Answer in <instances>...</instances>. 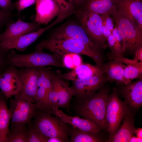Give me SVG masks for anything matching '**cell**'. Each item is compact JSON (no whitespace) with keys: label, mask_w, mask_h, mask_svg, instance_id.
I'll list each match as a JSON object with an SVG mask.
<instances>
[{"label":"cell","mask_w":142,"mask_h":142,"mask_svg":"<svg viewBox=\"0 0 142 142\" xmlns=\"http://www.w3.org/2000/svg\"><path fill=\"white\" fill-rule=\"evenodd\" d=\"M112 34L119 43L123 48V38L119 31L115 26V25L114 28L112 32Z\"/></svg>","instance_id":"35"},{"label":"cell","mask_w":142,"mask_h":142,"mask_svg":"<svg viewBox=\"0 0 142 142\" xmlns=\"http://www.w3.org/2000/svg\"><path fill=\"white\" fill-rule=\"evenodd\" d=\"M63 61L65 68L73 69L82 63L80 55L75 53H69L64 55Z\"/></svg>","instance_id":"29"},{"label":"cell","mask_w":142,"mask_h":142,"mask_svg":"<svg viewBox=\"0 0 142 142\" xmlns=\"http://www.w3.org/2000/svg\"><path fill=\"white\" fill-rule=\"evenodd\" d=\"M106 84L89 97L77 101L75 106L78 115L92 122L105 132L107 129L106 107L108 96L111 91Z\"/></svg>","instance_id":"1"},{"label":"cell","mask_w":142,"mask_h":142,"mask_svg":"<svg viewBox=\"0 0 142 142\" xmlns=\"http://www.w3.org/2000/svg\"><path fill=\"white\" fill-rule=\"evenodd\" d=\"M36 9L35 21L40 25L48 24L60 11L54 0H37Z\"/></svg>","instance_id":"21"},{"label":"cell","mask_w":142,"mask_h":142,"mask_svg":"<svg viewBox=\"0 0 142 142\" xmlns=\"http://www.w3.org/2000/svg\"><path fill=\"white\" fill-rule=\"evenodd\" d=\"M44 49L63 57L65 54L71 53L87 55L94 61L96 65L100 67L104 62L82 42L74 39H56L49 38L43 40L37 44L35 49L43 50Z\"/></svg>","instance_id":"2"},{"label":"cell","mask_w":142,"mask_h":142,"mask_svg":"<svg viewBox=\"0 0 142 142\" xmlns=\"http://www.w3.org/2000/svg\"><path fill=\"white\" fill-rule=\"evenodd\" d=\"M135 134L136 136L142 138V128H136Z\"/></svg>","instance_id":"41"},{"label":"cell","mask_w":142,"mask_h":142,"mask_svg":"<svg viewBox=\"0 0 142 142\" xmlns=\"http://www.w3.org/2000/svg\"><path fill=\"white\" fill-rule=\"evenodd\" d=\"M20 68L18 70L22 86L21 90L18 94L27 97L33 103H35L39 67H23Z\"/></svg>","instance_id":"14"},{"label":"cell","mask_w":142,"mask_h":142,"mask_svg":"<svg viewBox=\"0 0 142 142\" xmlns=\"http://www.w3.org/2000/svg\"><path fill=\"white\" fill-rule=\"evenodd\" d=\"M27 127L25 126L9 130L6 142H27Z\"/></svg>","instance_id":"28"},{"label":"cell","mask_w":142,"mask_h":142,"mask_svg":"<svg viewBox=\"0 0 142 142\" xmlns=\"http://www.w3.org/2000/svg\"><path fill=\"white\" fill-rule=\"evenodd\" d=\"M27 127V142H46L48 138L39 131L31 122Z\"/></svg>","instance_id":"30"},{"label":"cell","mask_w":142,"mask_h":142,"mask_svg":"<svg viewBox=\"0 0 142 142\" xmlns=\"http://www.w3.org/2000/svg\"><path fill=\"white\" fill-rule=\"evenodd\" d=\"M56 24V22L54 21L44 28L24 34L12 40L0 43V50L2 52H6L11 49H15L20 52L24 51L44 32Z\"/></svg>","instance_id":"15"},{"label":"cell","mask_w":142,"mask_h":142,"mask_svg":"<svg viewBox=\"0 0 142 142\" xmlns=\"http://www.w3.org/2000/svg\"><path fill=\"white\" fill-rule=\"evenodd\" d=\"M40 29V24L36 21L26 22L19 18L16 22L9 24L5 31L0 34V43L12 40Z\"/></svg>","instance_id":"17"},{"label":"cell","mask_w":142,"mask_h":142,"mask_svg":"<svg viewBox=\"0 0 142 142\" xmlns=\"http://www.w3.org/2000/svg\"><path fill=\"white\" fill-rule=\"evenodd\" d=\"M100 16L102 24H105L112 33L115 24L112 18L108 14H103Z\"/></svg>","instance_id":"34"},{"label":"cell","mask_w":142,"mask_h":142,"mask_svg":"<svg viewBox=\"0 0 142 142\" xmlns=\"http://www.w3.org/2000/svg\"><path fill=\"white\" fill-rule=\"evenodd\" d=\"M1 59L0 57V67L1 66V64H2V62H1Z\"/></svg>","instance_id":"43"},{"label":"cell","mask_w":142,"mask_h":142,"mask_svg":"<svg viewBox=\"0 0 142 142\" xmlns=\"http://www.w3.org/2000/svg\"><path fill=\"white\" fill-rule=\"evenodd\" d=\"M9 2L12 3V0H7Z\"/></svg>","instance_id":"44"},{"label":"cell","mask_w":142,"mask_h":142,"mask_svg":"<svg viewBox=\"0 0 142 142\" xmlns=\"http://www.w3.org/2000/svg\"><path fill=\"white\" fill-rule=\"evenodd\" d=\"M117 92L127 107L134 114L142 105V76L134 82L115 84Z\"/></svg>","instance_id":"10"},{"label":"cell","mask_w":142,"mask_h":142,"mask_svg":"<svg viewBox=\"0 0 142 142\" xmlns=\"http://www.w3.org/2000/svg\"><path fill=\"white\" fill-rule=\"evenodd\" d=\"M74 13L91 42L102 51L108 48L103 34L100 15L81 8L75 10Z\"/></svg>","instance_id":"5"},{"label":"cell","mask_w":142,"mask_h":142,"mask_svg":"<svg viewBox=\"0 0 142 142\" xmlns=\"http://www.w3.org/2000/svg\"><path fill=\"white\" fill-rule=\"evenodd\" d=\"M34 117L33 125L43 135L48 138H57L63 142L69 141L70 128L57 116L39 110Z\"/></svg>","instance_id":"6"},{"label":"cell","mask_w":142,"mask_h":142,"mask_svg":"<svg viewBox=\"0 0 142 142\" xmlns=\"http://www.w3.org/2000/svg\"><path fill=\"white\" fill-rule=\"evenodd\" d=\"M101 74H103L101 67L84 63L68 72L57 73L59 77L65 80L72 81L89 78Z\"/></svg>","instance_id":"22"},{"label":"cell","mask_w":142,"mask_h":142,"mask_svg":"<svg viewBox=\"0 0 142 142\" xmlns=\"http://www.w3.org/2000/svg\"><path fill=\"white\" fill-rule=\"evenodd\" d=\"M122 122L115 135L105 142H129L130 138L135 134L136 128L135 125L134 114L126 106Z\"/></svg>","instance_id":"20"},{"label":"cell","mask_w":142,"mask_h":142,"mask_svg":"<svg viewBox=\"0 0 142 142\" xmlns=\"http://www.w3.org/2000/svg\"><path fill=\"white\" fill-rule=\"evenodd\" d=\"M117 10L134 25L142 29V2L140 0H115Z\"/></svg>","instance_id":"16"},{"label":"cell","mask_w":142,"mask_h":142,"mask_svg":"<svg viewBox=\"0 0 142 142\" xmlns=\"http://www.w3.org/2000/svg\"><path fill=\"white\" fill-rule=\"evenodd\" d=\"M142 76V62L136 61L126 65L124 69L123 80L124 83L127 84L134 79Z\"/></svg>","instance_id":"27"},{"label":"cell","mask_w":142,"mask_h":142,"mask_svg":"<svg viewBox=\"0 0 142 142\" xmlns=\"http://www.w3.org/2000/svg\"><path fill=\"white\" fill-rule=\"evenodd\" d=\"M58 77L51 94L52 106L53 108H67L73 96V91L65 80Z\"/></svg>","instance_id":"18"},{"label":"cell","mask_w":142,"mask_h":142,"mask_svg":"<svg viewBox=\"0 0 142 142\" xmlns=\"http://www.w3.org/2000/svg\"><path fill=\"white\" fill-rule=\"evenodd\" d=\"M123 39V55H134L142 47V29L134 25L117 10L110 15Z\"/></svg>","instance_id":"4"},{"label":"cell","mask_w":142,"mask_h":142,"mask_svg":"<svg viewBox=\"0 0 142 142\" xmlns=\"http://www.w3.org/2000/svg\"><path fill=\"white\" fill-rule=\"evenodd\" d=\"M6 98L1 92H0V142H6L9 130L10 116Z\"/></svg>","instance_id":"25"},{"label":"cell","mask_w":142,"mask_h":142,"mask_svg":"<svg viewBox=\"0 0 142 142\" xmlns=\"http://www.w3.org/2000/svg\"><path fill=\"white\" fill-rule=\"evenodd\" d=\"M46 142H63V141L60 138L56 137H52L48 138Z\"/></svg>","instance_id":"40"},{"label":"cell","mask_w":142,"mask_h":142,"mask_svg":"<svg viewBox=\"0 0 142 142\" xmlns=\"http://www.w3.org/2000/svg\"><path fill=\"white\" fill-rule=\"evenodd\" d=\"M37 0H18L15 4V7L19 12H21L35 3Z\"/></svg>","instance_id":"33"},{"label":"cell","mask_w":142,"mask_h":142,"mask_svg":"<svg viewBox=\"0 0 142 142\" xmlns=\"http://www.w3.org/2000/svg\"><path fill=\"white\" fill-rule=\"evenodd\" d=\"M126 66L118 61L109 59L101 67L107 82L120 84L124 83L123 77Z\"/></svg>","instance_id":"23"},{"label":"cell","mask_w":142,"mask_h":142,"mask_svg":"<svg viewBox=\"0 0 142 142\" xmlns=\"http://www.w3.org/2000/svg\"><path fill=\"white\" fill-rule=\"evenodd\" d=\"M133 59L139 62H142V47L135 51Z\"/></svg>","instance_id":"37"},{"label":"cell","mask_w":142,"mask_h":142,"mask_svg":"<svg viewBox=\"0 0 142 142\" xmlns=\"http://www.w3.org/2000/svg\"><path fill=\"white\" fill-rule=\"evenodd\" d=\"M71 87L77 101L86 98L96 92L107 82L104 74L84 79L72 81Z\"/></svg>","instance_id":"11"},{"label":"cell","mask_w":142,"mask_h":142,"mask_svg":"<svg viewBox=\"0 0 142 142\" xmlns=\"http://www.w3.org/2000/svg\"><path fill=\"white\" fill-rule=\"evenodd\" d=\"M22 86L18 69L16 67L9 65L0 74V88L7 98L18 94Z\"/></svg>","instance_id":"13"},{"label":"cell","mask_w":142,"mask_h":142,"mask_svg":"<svg viewBox=\"0 0 142 142\" xmlns=\"http://www.w3.org/2000/svg\"><path fill=\"white\" fill-rule=\"evenodd\" d=\"M69 135L71 142H102L107 139L100 134L82 131L73 127L70 128Z\"/></svg>","instance_id":"26"},{"label":"cell","mask_w":142,"mask_h":142,"mask_svg":"<svg viewBox=\"0 0 142 142\" xmlns=\"http://www.w3.org/2000/svg\"><path fill=\"white\" fill-rule=\"evenodd\" d=\"M142 138L133 135L130 138L129 142H141Z\"/></svg>","instance_id":"39"},{"label":"cell","mask_w":142,"mask_h":142,"mask_svg":"<svg viewBox=\"0 0 142 142\" xmlns=\"http://www.w3.org/2000/svg\"><path fill=\"white\" fill-rule=\"evenodd\" d=\"M9 100L11 129L26 126L39 110L37 105L27 97L19 94Z\"/></svg>","instance_id":"7"},{"label":"cell","mask_w":142,"mask_h":142,"mask_svg":"<svg viewBox=\"0 0 142 142\" xmlns=\"http://www.w3.org/2000/svg\"><path fill=\"white\" fill-rule=\"evenodd\" d=\"M139 0V1H140V0Z\"/></svg>","instance_id":"45"},{"label":"cell","mask_w":142,"mask_h":142,"mask_svg":"<svg viewBox=\"0 0 142 142\" xmlns=\"http://www.w3.org/2000/svg\"><path fill=\"white\" fill-rule=\"evenodd\" d=\"M57 4L59 13L70 14L74 13L75 9L72 0H54Z\"/></svg>","instance_id":"31"},{"label":"cell","mask_w":142,"mask_h":142,"mask_svg":"<svg viewBox=\"0 0 142 142\" xmlns=\"http://www.w3.org/2000/svg\"><path fill=\"white\" fill-rule=\"evenodd\" d=\"M126 105L120 99L115 87L109 95L107 102L106 120L108 139L116 133L121 124L124 115Z\"/></svg>","instance_id":"9"},{"label":"cell","mask_w":142,"mask_h":142,"mask_svg":"<svg viewBox=\"0 0 142 142\" xmlns=\"http://www.w3.org/2000/svg\"><path fill=\"white\" fill-rule=\"evenodd\" d=\"M7 13L0 10V24L7 16Z\"/></svg>","instance_id":"42"},{"label":"cell","mask_w":142,"mask_h":142,"mask_svg":"<svg viewBox=\"0 0 142 142\" xmlns=\"http://www.w3.org/2000/svg\"><path fill=\"white\" fill-rule=\"evenodd\" d=\"M39 68L35 103L39 110L47 112V95L57 73L52 68L44 67Z\"/></svg>","instance_id":"12"},{"label":"cell","mask_w":142,"mask_h":142,"mask_svg":"<svg viewBox=\"0 0 142 142\" xmlns=\"http://www.w3.org/2000/svg\"><path fill=\"white\" fill-rule=\"evenodd\" d=\"M49 38L56 39L72 38L78 40L100 58L105 61V57L102 51L91 42L79 23L66 22L55 28Z\"/></svg>","instance_id":"8"},{"label":"cell","mask_w":142,"mask_h":142,"mask_svg":"<svg viewBox=\"0 0 142 142\" xmlns=\"http://www.w3.org/2000/svg\"><path fill=\"white\" fill-rule=\"evenodd\" d=\"M79 8L95 12L100 15H110L117 11L115 0H86Z\"/></svg>","instance_id":"24"},{"label":"cell","mask_w":142,"mask_h":142,"mask_svg":"<svg viewBox=\"0 0 142 142\" xmlns=\"http://www.w3.org/2000/svg\"><path fill=\"white\" fill-rule=\"evenodd\" d=\"M107 43L111 53L115 55L124 56L122 47L112 34L108 38Z\"/></svg>","instance_id":"32"},{"label":"cell","mask_w":142,"mask_h":142,"mask_svg":"<svg viewBox=\"0 0 142 142\" xmlns=\"http://www.w3.org/2000/svg\"><path fill=\"white\" fill-rule=\"evenodd\" d=\"M50 114L59 118L64 123L71 125L73 128L79 130L92 133H99L102 130L91 121L79 116H72L65 114L58 108H53Z\"/></svg>","instance_id":"19"},{"label":"cell","mask_w":142,"mask_h":142,"mask_svg":"<svg viewBox=\"0 0 142 142\" xmlns=\"http://www.w3.org/2000/svg\"><path fill=\"white\" fill-rule=\"evenodd\" d=\"M75 7H78L79 8L81 7L86 0H72Z\"/></svg>","instance_id":"38"},{"label":"cell","mask_w":142,"mask_h":142,"mask_svg":"<svg viewBox=\"0 0 142 142\" xmlns=\"http://www.w3.org/2000/svg\"><path fill=\"white\" fill-rule=\"evenodd\" d=\"M7 63L20 68L53 66L65 68L63 57L56 54H49L43 50L35 49L29 53L24 54L11 53L7 57Z\"/></svg>","instance_id":"3"},{"label":"cell","mask_w":142,"mask_h":142,"mask_svg":"<svg viewBox=\"0 0 142 142\" xmlns=\"http://www.w3.org/2000/svg\"><path fill=\"white\" fill-rule=\"evenodd\" d=\"M12 3L7 0H0V7L4 10H12Z\"/></svg>","instance_id":"36"}]
</instances>
